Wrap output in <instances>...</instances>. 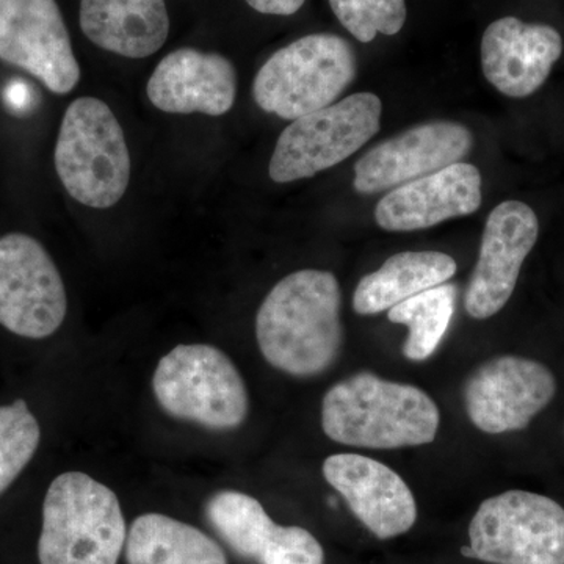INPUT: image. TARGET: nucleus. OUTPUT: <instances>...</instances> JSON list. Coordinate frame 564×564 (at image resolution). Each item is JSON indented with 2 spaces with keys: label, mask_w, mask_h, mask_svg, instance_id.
Segmentation results:
<instances>
[{
  "label": "nucleus",
  "mask_w": 564,
  "mask_h": 564,
  "mask_svg": "<svg viewBox=\"0 0 564 564\" xmlns=\"http://www.w3.org/2000/svg\"><path fill=\"white\" fill-rule=\"evenodd\" d=\"M339 282L322 270L288 274L263 300L256 337L267 362L293 377H314L333 366L343 348Z\"/></svg>",
  "instance_id": "f257e3e1"
},
{
  "label": "nucleus",
  "mask_w": 564,
  "mask_h": 564,
  "mask_svg": "<svg viewBox=\"0 0 564 564\" xmlns=\"http://www.w3.org/2000/svg\"><path fill=\"white\" fill-rule=\"evenodd\" d=\"M440 422V410L429 393L370 372L333 386L322 404L323 432L350 447L388 451L430 444Z\"/></svg>",
  "instance_id": "f03ea898"
},
{
  "label": "nucleus",
  "mask_w": 564,
  "mask_h": 564,
  "mask_svg": "<svg viewBox=\"0 0 564 564\" xmlns=\"http://www.w3.org/2000/svg\"><path fill=\"white\" fill-rule=\"evenodd\" d=\"M128 540L117 494L90 475H58L43 503L41 564H117Z\"/></svg>",
  "instance_id": "7ed1b4c3"
},
{
  "label": "nucleus",
  "mask_w": 564,
  "mask_h": 564,
  "mask_svg": "<svg viewBox=\"0 0 564 564\" xmlns=\"http://www.w3.org/2000/svg\"><path fill=\"white\" fill-rule=\"evenodd\" d=\"M54 162L70 198L91 209H110L128 192L131 154L120 121L101 99L87 96L69 104Z\"/></svg>",
  "instance_id": "20e7f679"
},
{
  "label": "nucleus",
  "mask_w": 564,
  "mask_h": 564,
  "mask_svg": "<svg viewBox=\"0 0 564 564\" xmlns=\"http://www.w3.org/2000/svg\"><path fill=\"white\" fill-rule=\"evenodd\" d=\"M355 50L333 33H313L274 52L252 82V96L267 113L299 120L325 109L352 84Z\"/></svg>",
  "instance_id": "39448f33"
},
{
  "label": "nucleus",
  "mask_w": 564,
  "mask_h": 564,
  "mask_svg": "<svg viewBox=\"0 0 564 564\" xmlns=\"http://www.w3.org/2000/svg\"><path fill=\"white\" fill-rule=\"evenodd\" d=\"M155 399L166 414L225 432L242 425L248 392L228 355L212 345H177L152 377Z\"/></svg>",
  "instance_id": "423d86ee"
},
{
  "label": "nucleus",
  "mask_w": 564,
  "mask_h": 564,
  "mask_svg": "<svg viewBox=\"0 0 564 564\" xmlns=\"http://www.w3.org/2000/svg\"><path fill=\"white\" fill-rule=\"evenodd\" d=\"M463 555L494 564H564V508L549 497L507 491L486 499Z\"/></svg>",
  "instance_id": "0eeeda50"
},
{
  "label": "nucleus",
  "mask_w": 564,
  "mask_h": 564,
  "mask_svg": "<svg viewBox=\"0 0 564 564\" xmlns=\"http://www.w3.org/2000/svg\"><path fill=\"white\" fill-rule=\"evenodd\" d=\"M383 104L372 93H356L304 115L282 131L269 173L278 184L307 180L339 165L380 132Z\"/></svg>",
  "instance_id": "6e6552de"
},
{
  "label": "nucleus",
  "mask_w": 564,
  "mask_h": 564,
  "mask_svg": "<svg viewBox=\"0 0 564 564\" xmlns=\"http://www.w3.org/2000/svg\"><path fill=\"white\" fill-rule=\"evenodd\" d=\"M66 311L65 284L46 248L28 234L0 237V325L44 339L61 328Z\"/></svg>",
  "instance_id": "1a4fd4ad"
},
{
  "label": "nucleus",
  "mask_w": 564,
  "mask_h": 564,
  "mask_svg": "<svg viewBox=\"0 0 564 564\" xmlns=\"http://www.w3.org/2000/svg\"><path fill=\"white\" fill-rule=\"evenodd\" d=\"M0 61L31 74L54 95L77 87L80 66L57 0H0Z\"/></svg>",
  "instance_id": "9d476101"
},
{
  "label": "nucleus",
  "mask_w": 564,
  "mask_h": 564,
  "mask_svg": "<svg viewBox=\"0 0 564 564\" xmlns=\"http://www.w3.org/2000/svg\"><path fill=\"white\" fill-rule=\"evenodd\" d=\"M556 381L544 364L522 356H497L464 384L470 422L488 434L519 432L554 400Z\"/></svg>",
  "instance_id": "9b49d317"
},
{
  "label": "nucleus",
  "mask_w": 564,
  "mask_h": 564,
  "mask_svg": "<svg viewBox=\"0 0 564 564\" xmlns=\"http://www.w3.org/2000/svg\"><path fill=\"white\" fill-rule=\"evenodd\" d=\"M473 144V133L459 122H423L366 152L356 162L352 187L361 195L392 191L462 162Z\"/></svg>",
  "instance_id": "f8f14e48"
},
{
  "label": "nucleus",
  "mask_w": 564,
  "mask_h": 564,
  "mask_svg": "<svg viewBox=\"0 0 564 564\" xmlns=\"http://www.w3.org/2000/svg\"><path fill=\"white\" fill-rule=\"evenodd\" d=\"M538 236L540 221L525 203L510 199L489 214L480 256L464 296L470 317L486 321L510 302L522 263L533 250Z\"/></svg>",
  "instance_id": "ddd939ff"
},
{
  "label": "nucleus",
  "mask_w": 564,
  "mask_h": 564,
  "mask_svg": "<svg viewBox=\"0 0 564 564\" xmlns=\"http://www.w3.org/2000/svg\"><path fill=\"white\" fill-rule=\"evenodd\" d=\"M207 518L236 554L258 564H323L321 543L302 527L274 524L248 494L221 491L207 503Z\"/></svg>",
  "instance_id": "4468645a"
},
{
  "label": "nucleus",
  "mask_w": 564,
  "mask_h": 564,
  "mask_svg": "<svg viewBox=\"0 0 564 564\" xmlns=\"http://www.w3.org/2000/svg\"><path fill=\"white\" fill-rule=\"evenodd\" d=\"M325 480L344 497L352 514L380 538L406 533L417 519L410 486L386 464L356 454L329 456L323 463Z\"/></svg>",
  "instance_id": "2eb2a0df"
},
{
  "label": "nucleus",
  "mask_w": 564,
  "mask_h": 564,
  "mask_svg": "<svg viewBox=\"0 0 564 564\" xmlns=\"http://www.w3.org/2000/svg\"><path fill=\"white\" fill-rule=\"evenodd\" d=\"M562 52V35L551 25L507 17L484 33L481 68L497 91L522 99L543 87Z\"/></svg>",
  "instance_id": "dca6fc26"
},
{
  "label": "nucleus",
  "mask_w": 564,
  "mask_h": 564,
  "mask_svg": "<svg viewBox=\"0 0 564 564\" xmlns=\"http://www.w3.org/2000/svg\"><path fill=\"white\" fill-rule=\"evenodd\" d=\"M480 206L481 174L477 166L458 162L392 188L378 203L375 220L389 232L421 231L473 215Z\"/></svg>",
  "instance_id": "f3484780"
},
{
  "label": "nucleus",
  "mask_w": 564,
  "mask_h": 564,
  "mask_svg": "<svg viewBox=\"0 0 564 564\" xmlns=\"http://www.w3.org/2000/svg\"><path fill=\"white\" fill-rule=\"evenodd\" d=\"M155 109L173 115L221 117L237 98V70L214 52L182 47L162 58L147 85Z\"/></svg>",
  "instance_id": "a211bd4d"
},
{
  "label": "nucleus",
  "mask_w": 564,
  "mask_h": 564,
  "mask_svg": "<svg viewBox=\"0 0 564 564\" xmlns=\"http://www.w3.org/2000/svg\"><path fill=\"white\" fill-rule=\"evenodd\" d=\"M80 29L104 51L147 58L169 40V10L165 0H80Z\"/></svg>",
  "instance_id": "6ab92c4d"
},
{
  "label": "nucleus",
  "mask_w": 564,
  "mask_h": 564,
  "mask_svg": "<svg viewBox=\"0 0 564 564\" xmlns=\"http://www.w3.org/2000/svg\"><path fill=\"white\" fill-rule=\"evenodd\" d=\"M455 273V259L444 252H399L389 258L380 270L359 281L352 307L359 315L384 313L417 293L444 284Z\"/></svg>",
  "instance_id": "aec40b11"
},
{
  "label": "nucleus",
  "mask_w": 564,
  "mask_h": 564,
  "mask_svg": "<svg viewBox=\"0 0 564 564\" xmlns=\"http://www.w3.org/2000/svg\"><path fill=\"white\" fill-rule=\"evenodd\" d=\"M126 558L129 564H228L220 545L202 530L158 513L133 521Z\"/></svg>",
  "instance_id": "412c9836"
},
{
  "label": "nucleus",
  "mask_w": 564,
  "mask_h": 564,
  "mask_svg": "<svg viewBox=\"0 0 564 564\" xmlns=\"http://www.w3.org/2000/svg\"><path fill=\"white\" fill-rule=\"evenodd\" d=\"M456 296V285L444 282L389 310V321L406 325L410 329L403 345L404 358L422 362L434 355L454 318Z\"/></svg>",
  "instance_id": "4be33fe9"
},
{
  "label": "nucleus",
  "mask_w": 564,
  "mask_h": 564,
  "mask_svg": "<svg viewBox=\"0 0 564 564\" xmlns=\"http://www.w3.org/2000/svg\"><path fill=\"white\" fill-rule=\"evenodd\" d=\"M40 440V423L24 400L0 406V494L31 463Z\"/></svg>",
  "instance_id": "5701e85b"
},
{
  "label": "nucleus",
  "mask_w": 564,
  "mask_h": 564,
  "mask_svg": "<svg viewBox=\"0 0 564 564\" xmlns=\"http://www.w3.org/2000/svg\"><path fill=\"white\" fill-rule=\"evenodd\" d=\"M340 24L361 43H370L378 33L392 36L406 22L404 0H328Z\"/></svg>",
  "instance_id": "b1692460"
},
{
  "label": "nucleus",
  "mask_w": 564,
  "mask_h": 564,
  "mask_svg": "<svg viewBox=\"0 0 564 564\" xmlns=\"http://www.w3.org/2000/svg\"><path fill=\"white\" fill-rule=\"evenodd\" d=\"M252 10L273 17H292L300 11L306 0H245Z\"/></svg>",
  "instance_id": "393cba45"
}]
</instances>
